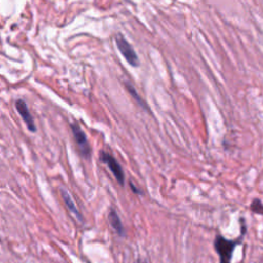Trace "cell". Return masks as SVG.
Segmentation results:
<instances>
[{
    "label": "cell",
    "mask_w": 263,
    "mask_h": 263,
    "mask_svg": "<svg viewBox=\"0 0 263 263\" xmlns=\"http://www.w3.org/2000/svg\"><path fill=\"white\" fill-rule=\"evenodd\" d=\"M238 240H230L222 235H217L214 240V247L219 255L220 263H231L232 254Z\"/></svg>",
    "instance_id": "obj_1"
},
{
    "label": "cell",
    "mask_w": 263,
    "mask_h": 263,
    "mask_svg": "<svg viewBox=\"0 0 263 263\" xmlns=\"http://www.w3.org/2000/svg\"><path fill=\"white\" fill-rule=\"evenodd\" d=\"M115 43H116V46H117L119 52L125 57L126 61L131 66L138 67L140 65L139 57H138L137 53L135 52L134 48L131 46V44L126 39V37L123 34L117 33L115 35Z\"/></svg>",
    "instance_id": "obj_2"
},
{
    "label": "cell",
    "mask_w": 263,
    "mask_h": 263,
    "mask_svg": "<svg viewBox=\"0 0 263 263\" xmlns=\"http://www.w3.org/2000/svg\"><path fill=\"white\" fill-rule=\"evenodd\" d=\"M70 128H71L72 135L75 139V142H76L82 154L84 155L85 158L89 159L91 157V154H92V149H91V145L89 143V140L87 138L86 133L80 128V126L76 123H72L70 125Z\"/></svg>",
    "instance_id": "obj_3"
},
{
    "label": "cell",
    "mask_w": 263,
    "mask_h": 263,
    "mask_svg": "<svg viewBox=\"0 0 263 263\" xmlns=\"http://www.w3.org/2000/svg\"><path fill=\"white\" fill-rule=\"evenodd\" d=\"M100 159L101 161H103L104 164H106V166L109 168V170L112 172L113 176L115 177L116 181L118 182V184L120 186L125 185V173L124 170L122 168V166L119 165V163L116 160V158H114L111 154H109L108 152L105 151H101L100 153Z\"/></svg>",
    "instance_id": "obj_4"
},
{
    "label": "cell",
    "mask_w": 263,
    "mask_h": 263,
    "mask_svg": "<svg viewBox=\"0 0 263 263\" xmlns=\"http://www.w3.org/2000/svg\"><path fill=\"white\" fill-rule=\"evenodd\" d=\"M16 109L19 112V114L21 115L22 119L24 120V123L26 124L28 130L30 132H36V127L34 124V118L31 115V112L28 108L27 103L23 100V99H19L16 101Z\"/></svg>",
    "instance_id": "obj_5"
},
{
    "label": "cell",
    "mask_w": 263,
    "mask_h": 263,
    "mask_svg": "<svg viewBox=\"0 0 263 263\" xmlns=\"http://www.w3.org/2000/svg\"><path fill=\"white\" fill-rule=\"evenodd\" d=\"M108 221L111 225V227L114 229V231L122 237H124L126 235V230L124 227V224L117 214V212L113 209L110 210L109 215H108Z\"/></svg>",
    "instance_id": "obj_6"
},
{
    "label": "cell",
    "mask_w": 263,
    "mask_h": 263,
    "mask_svg": "<svg viewBox=\"0 0 263 263\" xmlns=\"http://www.w3.org/2000/svg\"><path fill=\"white\" fill-rule=\"evenodd\" d=\"M61 194H62V197H63V199H64V203H65L67 209L76 217V219H77L79 222H83L84 217H83V215L80 214V212L78 211V209H77L75 203L73 201L71 195L69 194V192H68L66 189L63 188V189H61Z\"/></svg>",
    "instance_id": "obj_7"
},
{
    "label": "cell",
    "mask_w": 263,
    "mask_h": 263,
    "mask_svg": "<svg viewBox=\"0 0 263 263\" xmlns=\"http://www.w3.org/2000/svg\"><path fill=\"white\" fill-rule=\"evenodd\" d=\"M126 87H127V89H128L129 93L132 95V97H134V98H135V100H136V101L141 105V107H142V108H144V109H146V110H148L146 103H145V102L142 100V98L139 96V94L137 93L136 89H135L131 84H129V83H126Z\"/></svg>",
    "instance_id": "obj_8"
},
{
    "label": "cell",
    "mask_w": 263,
    "mask_h": 263,
    "mask_svg": "<svg viewBox=\"0 0 263 263\" xmlns=\"http://www.w3.org/2000/svg\"><path fill=\"white\" fill-rule=\"evenodd\" d=\"M250 208H251V210H252L254 213L263 215V203H262L259 198H255V199L252 201Z\"/></svg>",
    "instance_id": "obj_9"
},
{
    "label": "cell",
    "mask_w": 263,
    "mask_h": 263,
    "mask_svg": "<svg viewBox=\"0 0 263 263\" xmlns=\"http://www.w3.org/2000/svg\"><path fill=\"white\" fill-rule=\"evenodd\" d=\"M130 186H131L132 190H133L135 193H137V194H141V193H142V192H141V190H140L139 188H137V187L134 185V183H133V182H130Z\"/></svg>",
    "instance_id": "obj_10"
},
{
    "label": "cell",
    "mask_w": 263,
    "mask_h": 263,
    "mask_svg": "<svg viewBox=\"0 0 263 263\" xmlns=\"http://www.w3.org/2000/svg\"><path fill=\"white\" fill-rule=\"evenodd\" d=\"M138 263H149L147 259H144V258H139L138 259Z\"/></svg>",
    "instance_id": "obj_11"
}]
</instances>
